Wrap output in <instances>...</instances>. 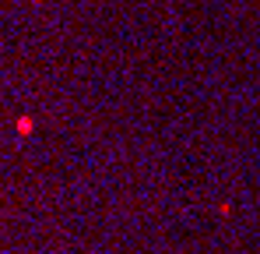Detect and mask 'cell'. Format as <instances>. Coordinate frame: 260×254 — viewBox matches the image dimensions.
Masks as SVG:
<instances>
[{
	"label": "cell",
	"mask_w": 260,
	"mask_h": 254,
	"mask_svg": "<svg viewBox=\"0 0 260 254\" xmlns=\"http://www.w3.org/2000/svg\"><path fill=\"white\" fill-rule=\"evenodd\" d=\"M18 131L28 134V131H32V120H28V117H21V120H18Z\"/></svg>",
	"instance_id": "1"
}]
</instances>
